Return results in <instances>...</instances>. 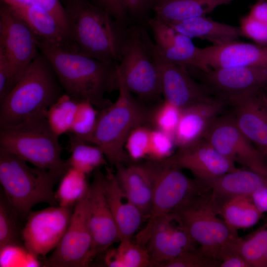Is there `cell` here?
<instances>
[{"label":"cell","instance_id":"5bb4252c","mask_svg":"<svg viewBox=\"0 0 267 267\" xmlns=\"http://www.w3.org/2000/svg\"><path fill=\"white\" fill-rule=\"evenodd\" d=\"M145 39L159 71L164 100L183 109L210 97L207 89L193 80L186 67L161 55L146 31Z\"/></svg>","mask_w":267,"mask_h":267},{"label":"cell","instance_id":"ab89813d","mask_svg":"<svg viewBox=\"0 0 267 267\" xmlns=\"http://www.w3.org/2000/svg\"><path fill=\"white\" fill-rule=\"evenodd\" d=\"M221 262L209 257L201 249L185 251L165 263L164 267H217Z\"/></svg>","mask_w":267,"mask_h":267},{"label":"cell","instance_id":"8fae6325","mask_svg":"<svg viewBox=\"0 0 267 267\" xmlns=\"http://www.w3.org/2000/svg\"><path fill=\"white\" fill-rule=\"evenodd\" d=\"M0 48L9 60L15 84L40 52L32 30L17 13L2 2L0 8Z\"/></svg>","mask_w":267,"mask_h":267},{"label":"cell","instance_id":"ffe728a7","mask_svg":"<svg viewBox=\"0 0 267 267\" xmlns=\"http://www.w3.org/2000/svg\"><path fill=\"white\" fill-rule=\"evenodd\" d=\"M225 101L220 97L207 99L181 109L174 137L178 148L202 138L219 116Z\"/></svg>","mask_w":267,"mask_h":267},{"label":"cell","instance_id":"f907efd6","mask_svg":"<svg viewBox=\"0 0 267 267\" xmlns=\"http://www.w3.org/2000/svg\"><path fill=\"white\" fill-rule=\"evenodd\" d=\"M265 0V1H267V0Z\"/></svg>","mask_w":267,"mask_h":267},{"label":"cell","instance_id":"ac0fdd59","mask_svg":"<svg viewBox=\"0 0 267 267\" xmlns=\"http://www.w3.org/2000/svg\"><path fill=\"white\" fill-rule=\"evenodd\" d=\"M227 101L240 131L267 159V95L261 89Z\"/></svg>","mask_w":267,"mask_h":267},{"label":"cell","instance_id":"52a82bcc","mask_svg":"<svg viewBox=\"0 0 267 267\" xmlns=\"http://www.w3.org/2000/svg\"><path fill=\"white\" fill-rule=\"evenodd\" d=\"M145 29L129 25L118 64V73L133 94L144 100L158 99L162 94L160 75L145 39Z\"/></svg>","mask_w":267,"mask_h":267},{"label":"cell","instance_id":"e0dca14e","mask_svg":"<svg viewBox=\"0 0 267 267\" xmlns=\"http://www.w3.org/2000/svg\"><path fill=\"white\" fill-rule=\"evenodd\" d=\"M197 69L237 67L267 68V46L236 41L219 45L198 48Z\"/></svg>","mask_w":267,"mask_h":267},{"label":"cell","instance_id":"7bdbcfd3","mask_svg":"<svg viewBox=\"0 0 267 267\" xmlns=\"http://www.w3.org/2000/svg\"><path fill=\"white\" fill-rule=\"evenodd\" d=\"M242 36L261 45H267V25L248 13L242 17L239 27Z\"/></svg>","mask_w":267,"mask_h":267},{"label":"cell","instance_id":"4fadbf2b","mask_svg":"<svg viewBox=\"0 0 267 267\" xmlns=\"http://www.w3.org/2000/svg\"><path fill=\"white\" fill-rule=\"evenodd\" d=\"M74 208L60 206L31 211L23 227L22 239L25 248L39 258L58 245L69 224Z\"/></svg>","mask_w":267,"mask_h":267},{"label":"cell","instance_id":"f6af8a7d","mask_svg":"<svg viewBox=\"0 0 267 267\" xmlns=\"http://www.w3.org/2000/svg\"><path fill=\"white\" fill-rule=\"evenodd\" d=\"M15 85L9 60L3 50L0 48V101L4 98Z\"/></svg>","mask_w":267,"mask_h":267},{"label":"cell","instance_id":"9c48e42d","mask_svg":"<svg viewBox=\"0 0 267 267\" xmlns=\"http://www.w3.org/2000/svg\"><path fill=\"white\" fill-rule=\"evenodd\" d=\"M148 163L154 182L147 222L175 213L195 197L209 191L205 185L187 177L167 159Z\"/></svg>","mask_w":267,"mask_h":267},{"label":"cell","instance_id":"2e32d148","mask_svg":"<svg viewBox=\"0 0 267 267\" xmlns=\"http://www.w3.org/2000/svg\"><path fill=\"white\" fill-rule=\"evenodd\" d=\"M103 175L99 169L96 170L88 190V223L92 238L90 262L112 244L120 242L119 231L104 191Z\"/></svg>","mask_w":267,"mask_h":267},{"label":"cell","instance_id":"d590c367","mask_svg":"<svg viewBox=\"0 0 267 267\" xmlns=\"http://www.w3.org/2000/svg\"><path fill=\"white\" fill-rule=\"evenodd\" d=\"M37 256L22 244H9L0 248V267H38L43 264Z\"/></svg>","mask_w":267,"mask_h":267},{"label":"cell","instance_id":"9a60e30c","mask_svg":"<svg viewBox=\"0 0 267 267\" xmlns=\"http://www.w3.org/2000/svg\"><path fill=\"white\" fill-rule=\"evenodd\" d=\"M168 161L178 168L189 170L195 179L208 186L222 176L236 170L235 163L202 138L178 148Z\"/></svg>","mask_w":267,"mask_h":267},{"label":"cell","instance_id":"b9f144b4","mask_svg":"<svg viewBox=\"0 0 267 267\" xmlns=\"http://www.w3.org/2000/svg\"><path fill=\"white\" fill-rule=\"evenodd\" d=\"M1 1L9 6H37L43 8L50 12L67 32L65 9L60 0H1Z\"/></svg>","mask_w":267,"mask_h":267},{"label":"cell","instance_id":"7dc6e473","mask_svg":"<svg viewBox=\"0 0 267 267\" xmlns=\"http://www.w3.org/2000/svg\"><path fill=\"white\" fill-rule=\"evenodd\" d=\"M250 198L257 209L262 214L267 212V182L256 189Z\"/></svg>","mask_w":267,"mask_h":267},{"label":"cell","instance_id":"60d3db41","mask_svg":"<svg viewBox=\"0 0 267 267\" xmlns=\"http://www.w3.org/2000/svg\"><path fill=\"white\" fill-rule=\"evenodd\" d=\"M154 36L155 45L160 51L170 47L175 42L178 32L172 26L155 16L147 22Z\"/></svg>","mask_w":267,"mask_h":267},{"label":"cell","instance_id":"cb8c5ba5","mask_svg":"<svg viewBox=\"0 0 267 267\" xmlns=\"http://www.w3.org/2000/svg\"><path fill=\"white\" fill-rule=\"evenodd\" d=\"M169 25L180 34L191 39L207 40L213 45L236 41L242 36L239 27L220 23L205 16L192 17Z\"/></svg>","mask_w":267,"mask_h":267},{"label":"cell","instance_id":"681fc988","mask_svg":"<svg viewBox=\"0 0 267 267\" xmlns=\"http://www.w3.org/2000/svg\"><path fill=\"white\" fill-rule=\"evenodd\" d=\"M266 225V226H267V222L265 224Z\"/></svg>","mask_w":267,"mask_h":267},{"label":"cell","instance_id":"1f68e13d","mask_svg":"<svg viewBox=\"0 0 267 267\" xmlns=\"http://www.w3.org/2000/svg\"><path fill=\"white\" fill-rule=\"evenodd\" d=\"M78 102L64 93L48 109L46 119L49 127L59 136L71 130Z\"/></svg>","mask_w":267,"mask_h":267},{"label":"cell","instance_id":"ba28073f","mask_svg":"<svg viewBox=\"0 0 267 267\" xmlns=\"http://www.w3.org/2000/svg\"><path fill=\"white\" fill-rule=\"evenodd\" d=\"M175 213L200 249L219 261L223 251L239 237L236 231L218 217V208L209 191L195 197Z\"/></svg>","mask_w":267,"mask_h":267},{"label":"cell","instance_id":"f546056e","mask_svg":"<svg viewBox=\"0 0 267 267\" xmlns=\"http://www.w3.org/2000/svg\"><path fill=\"white\" fill-rule=\"evenodd\" d=\"M238 252L250 267H267V226L265 224L249 237H239Z\"/></svg>","mask_w":267,"mask_h":267},{"label":"cell","instance_id":"30bf717a","mask_svg":"<svg viewBox=\"0 0 267 267\" xmlns=\"http://www.w3.org/2000/svg\"><path fill=\"white\" fill-rule=\"evenodd\" d=\"M203 138L233 163L267 177V159L240 131L233 115L217 117Z\"/></svg>","mask_w":267,"mask_h":267},{"label":"cell","instance_id":"8992f818","mask_svg":"<svg viewBox=\"0 0 267 267\" xmlns=\"http://www.w3.org/2000/svg\"><path fill=\"white\" fill-rule=\"evenodd\" d=\"M118 79L117 100L99 110L94 129L86 141L98 146L107 160L115 166L126 159L125 144L130 133L149 121L150 114L128 90L119 74Z\"/></svg>","mask_w":267,"mask_h":267},{"label":"cell","instance_id":"5b68a950","mask_svg":"<svg viewBox=\"0 0 267 267\" xmlns=\"http://www.w3.org/2000/svg\"><path fill=\"white\" fill-rule=\"evenodd\" d=\"M58 138L48 125L46 113L0 126V149L35 167L64 173L69 167L61 158L62 148Z\"/></svg>","mask_w":267,"mask_h":267},{"label":"cell","instance_id":"f1b7e54d","mask_svg":"<svg viewBox=\"0 0 267 267\" xmlns=\"http://www.w3.org/2000/svg\"><path fill=\"white\" fill-rule=\"evenodd\" d=\"M85 174L69 167L59 180L55 191L58 205L74 208L87 193L89 185Z\"/></svg>","mask_w":267,"mask_h":267},{"label":"cell","instance_id":"4dcf8cb0","mask_svg":"<svg viewBox=\"0 0 267 267\" xmlns=\"http://www.w3.org/2000/svg\"><path fill=\"white\" fill-rule=\"evenodd\" d=\"M19 216L3 191L0 194V248L9 244H22Z\"/></svg>","mask_w":267,"mask_h":267},{"label":"cell","instance_id":"e575fe53","mask_svg":"<svg viewBox=\"0 0 267 267\" xmlns=\"http://www.w3.org/2000/svg\"><path fill=\"white\" fill-rule=\"evenodd\" d=\"M87 101L78 102L72 127L68 134L85 141L89 138L95 127L99 111Z\"/></svg>","mask_w":267,"mask_h":267},{"label":"cell","instance_id":"d4e9b609","mask_svg":"<svg viewBox=\"0 0 267 267\" xmlns=\"http://www.w3.org/2000/svg\"><path fill=\"white\" fill-rule=\"evenodd\" d=\"M234 0H160L153 11L155 17L168 24L205 16L217 7Z\"/></svg>","mask_w":267,"mask_h":267},{"label":"cell","instance_id":"44dd1931","mask_svg":"<svg viewBox=\"0 0 267 267\" xmlns=\"http://www.w3.org/2000/svg\"><path fill=\"white\" fill-rule=\"evenodd\" d=\"M104 193L122 240L132 239L144 217L120 185L115 174L107 169L104 174Z\"/></svg>","mask_w":267,"mask_h":267},{"label":"cell","instance_id":"74e56055","mask_svg":"<svg viewBox=\"0 0 267 267\" xmlns=\"http://www.w3.org/2000/svg\"><path fill=\"white\" fill-rule=\"evenodd\" d=\"M151 129L145 125H139L130 133L125 144L130 157L138 160L148 157Z\"/></svg>","mask_w":267,"mask_h":267},{"label":"cell","instance_id":"8d00e7d4","mask_svg":"<svg viewBox=\"0 0 267 267\" xmlns=\"http://www.w3.org/2000/svg\"><path fill=\"white\" fill-rule=\"evenodd\" d=\"M181 112V109L164 100L150 112L149 121L154 129L174 136Z\"/></svg>","mask_w":267,"mask_h":267},{"label":"cell","instance_id":"6da1fadb","mask_svg":"<svg viewBox=\"0 0 267 267\" xmlns=\"http://www.w3.org/2000/svg\"><path fill=\"white\" fill-rule=\"evenodd\" d=\"M36 38L39 51L50 63L65 93L77 102L87 101L100 109L112 103L104 95L118 89V62L63 50Z\"/></svg>","mask_w":267,"mask_h":267},{"label":"cell","instance_id":"f35d334b","mask_svg":"<svg viewBox=\"0 0 267 267\" xmlns=\"http://www.w3.org/2000/svg\"><path fill=\"white\" fill-rule=\"evenodd\" d=\"M176 146L173 136L156 129H151L148 157L153 161L166 160L174 154Z\"/></svg>","mask_w":267,"mask_h":267},{"label":"cell","instance_id":"7a4b0ae2","mask_svg":"<svg viewBox=\"0 0 267 267\" xmlns=\"http://www.w3.org/2000/svg\"><path fill=\"white\" fill-rule=\"evenodd\" d=\"M63 5L67 33L77 52L118 63L129 26L88 0H67Z\"/></svg>","mask_w":267,"mask_h":267},{"label":"cell","instance_id":"4316f807","mask_svg":"<svg viewBox=\"0 0 267 267\" xmlns=\"http://www.w3.org/2000/svg\"><path fill=\"white\" fill-rule=\"evenodd\" d=\"M68 149L70 153L66 163L72 168L86 175L94 172L107 164V159L97 146L87 142L69 134Z\"/></svg>","mask_w":267,"mask_h":267},{"label":"cell","instance_id":"836d02e7","mask_svg":"<svg viewBox=\"0 0 267 267\" xmlns=\"http://www.w3.org/2000/svg\"><path fill=\"white\" fill-rule=\"evenodd\" d=\"M198 48L191 38L178 33L175 42L170 47L163 51L156 49L166 60L187 68L196 69Z\"/></svg>","mask_w":267,"mask_h":267},{"label":"cell","instance_id":"7402d4cb","mask_svg":"<svg viewBox=\"0 0 267 267\" xmlns=\"http://www.w3.org/2000/svg\"><path fill=\"white\" fill-rule=\"evenodd\" d=\"M9 6L27 23L36 37L61 50L78 53L66 29L50 12L37 6Z\"/></svg>","mask_w":267,"mask_h":267},{"label":"cell","instance_id":"d6a6232c","mask_svg":"<svg viewBox=\"0 0 267 267\" xmlns=\"http://www.w3.org/2000/svg\"><path fill=\"white\" fill-rule=\"evenodd\" d=\"M115 166V175L125 191L137 190L153 183V174L148 162L128 167L122 164Z\"/></svg>","mask_w":267,"mask_h":267},{"label":"cell","instance_id":"3957f363","mask_svg":"<svg viewBox=\"0 0 267 267\" xmlns=\"http://www.w3.org/2000/svg\"><path fill=\"white\" fill-rule=\"evenodd\" d=\"M64 92L48 60L40 52L13 88L0 101V126L46 113Z\"/></svg>","mask_w":267,"mask_h":267},{"label":"cell","instance_id":"7c38bea8","mask_svg":"<svg viewBox=\"0 0 267 267\" xmlns=\"http://www.w3.org/2000/svg\"><path fill=\"white\" fill-rule=\"evenodd\" d=\"M89 190V189H88ZM88 191L75 206L69 224L60 242L44 266L79 267L88 266L92 238L88 223Z\"/></svg>","mask_w":267,"mask_h":267},{"label":"cell","instance_id":"484cf974","mask_svg":"<svg viewBox=\"0 0 267 267\" xmlns=\"http://www.w3.org/2000/svg\"><path fill=\"white\" fill-rule=\"evenodd\" d=\"M218 215L233 230L246 229L255 225L263 214L255 207L250 196L230 198L218 207Z\"/></svg>","mask_w":267,"mask_h":267},{"label":"cell","instance_id":"c3c4849f","mask_svg":"<svg viewBox=\"0 0 267 267\" xmlns=\"http://www.w3.org/2000/svg\"><path fill=\"white\" fill-rule=\"evenodd\" d=\"M248 14L267 25V1L259 0L251 7Z\"/></svg>","mask_w":267,"mask_h":267},{"label":"cell","instance_id":"83f0119b","mask_svg":"<svg viewBox=\"0 0 267 267\" xmlns=\"http://www.w3.org/2000/svg\"><path fill=\"white\" fill-rule=\"evenodd\" d=\"M104 262L110 267H146L150 266V258L144 246L132 239L122 240L115 248L107 249Z\"/></svg>","mask_w":267,"mask_h":267},{"label":"cell","instance_id":"d6986e66","mask_svg":"<svg viewBox=\"0 0 267 267\" xmlns=\"http://www.w3.org/2000/svg\"><path fill=\"white\" fill-rule=\"evenodd\" d=\"M200 72L208 87L225 101L263 89L267 85L266 67H237Z\"/></svg>","mask_w":267,"mask_h":267},{"label":"cell","instance_id":"bcb514c9","mask_svg":"<svg viewBox=\"0 0 267 267\" xmlns=\"http://www.w3.org/2000/svg\"><path fill=\"white\" fill-rule=\"evenodd\" d=\"M93 3L107 11L122 25H130V18L124 0H94Z\"/></svg>","mask_w":267,"mask_h":267},{"label":"cell","instance_id":"603a6c76","mask_svg":"<svg viewBox=\"0 0 267 267\" xmlns=\"http://www.w3.org/2000/svg\"><path fill=\"white\" fill-rule=\"evenodd\" d=\"M267 177L248 169L236 170L220 177L208 186L212 200L218 207L224 201L236 196H250Z\"/></svg>","mask_w":267,"mask_h":267},{"label":"cell","instance_id":"277c9868","mask_svg":"<svg viewBox=\"0 0 267 267\" xmlns=\"http://www.w3.org/2000/svg\"><path fill=\"white\" fill-rule=\"evenodd\" d=\"M64 173L29 167L17 156L0 149V182L8 200L21 218L36 204L59 206L54 185Z\"/></svg>","mask_w":267,"mask_h":267},{"label":"cell","instance_id":"ee69618b","mask_svg":"<svg viewBox=\"0 0 267 267\" xmlns=\"http://www.w3.org/2000/svg\"><path fill=\"white\" fill-rule=\"evenodd\" d=\"M160 0H124L130 19L141 24L148 22V16Z\"/></svg>","mask_w":267,"mask_h":267}]
</instances>
